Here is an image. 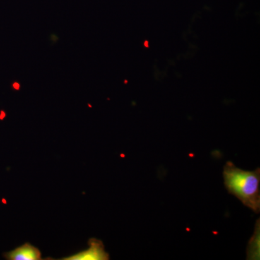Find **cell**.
<instances>
[{"label":"cell","mask_w":260,"mask_h":260,"mask_svg":"<svg viewBox=\"0 0 260 260\" xmlns=\"http://www.w3.org/2000/svg\"><path fill=\"white\" fill-rule=\"evenodd\" d=\"M5 259L8 260H40L42 259V253L38 248L25 243L14 250L5 253Z\"/></svg>","instance_id":"cell-3"},{"label":"cell","mask_w":260,"mask_h":260,"mask_svg":"<svg viewBox=\"0 0 260 260\" xmlns=\"http://www.w3.org/2000/svg\"><path fill=\"white\" fill-rule=\"evenodd\" d=\"M224 184L229 194L234 195L241 202L259 213L260 210V170L253 172L239 169L232 162L228 161L224 166Z\"/></svg>","instance_id":"cell-1"},{"label":"cell","mask_w":260,"mask_h":260,"mask_svg":"<svg viewBox=\"0 0 260 260\" xmlns=\"http://www.w3.org/2000/svg\"><path fill=\"white\" fill-rule=\"evenodd\" d=\"M14 87L16 89H19L20 88V85L18 83H15Z\"/></svg>","instance_id":"cell-5"},{"label":"cell","mask_w":260,"mask_h":260,"mask_svg":"<svg viewBox=\"0 0 260 260\" xmlns=\"http://www.w3.org/2000/svg\"><path fill=\"white\" fill-rule=\"evenodd\" d=\"M254 235L251 237L247 249L248 259H259V220L256 222Z\"/></svg>","instance_id":"cell-4"},{"label":"cell","mask_w":260,"mask_h":260,"mask_svg":"<svg viewBox=\"0 0 260 260\" xmlns=\"http://www.w3.org/2000/svg\"><path fill=\"white\" fill-rule=\"evenodd\" d=\"M90 247L86 250L80 251L74 255L62 258L64 260H107L109 259V254L105 251L104 244L96 239H89Z\"/></svg>","instance_id":"cell-2"}]
</instances>
